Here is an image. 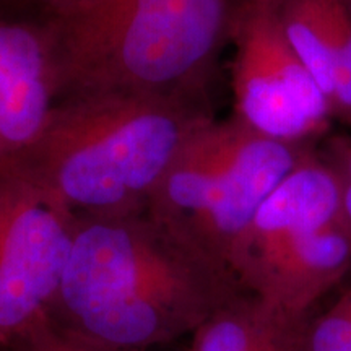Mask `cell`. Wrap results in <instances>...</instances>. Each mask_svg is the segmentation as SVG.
<instances>
[{"label": "cell", "instance_id": "cell-12", "mask_svg": "<svg viewBox=\"0 0 351 351\" xmlns=\"http://www.w3.org/2000/svg\"><path fill=\"white\" fill-rule=\"evenodd\" d=\"M7 351H111L85 341L59 327L49 315H44L33 326L13 339Z\"/></svg>", "mask_w": 351, "mask_h": 351}, {"label": "cell", "instance_id": "cell-1", "mask_svg": "<svg viewBox=\"0 0 351 351\" xmlns=\"http://www.w3.org/2000/svg\"><path fill=\"white\" fill-rule=\"evenodd\" d=\"M244 289L226 265L145 212L75 215L62 282L47 311L111 351H145L189 333Z\"/></svg>", "mask_w": 351, "mask_h": 351}, {"label": "cell", "instance_id": "cell-9", "mask_svg": "<svg viewBox=\"0 0 351 351\" xmlns=\"http://www.w3.org/2000/svg\"><path fill=\"white\" fill-rule=\"evenodd\" d=\"M288 43L351 127V0H270Z\"/></svg>", "mask_w": 351, "mask_h": 351}, {"label": "cell", "instance_id": "cell-15", "mask_svg": "<svg viewBox=\"0 0 351 351\" xmlns=\"http://www.w3.org/2000/svg\"><path fill=\"white\" fill-rule=\"evenodd\" d=\"M70 2H75V0H62V2L57 3V5H56L54 8H59V7H62V5H67V3H70ZM54 8H51V10H54ZM51 10H47V12H51ZM44 13H46V12H44Z\"/></svg>", "mask_w": 351, "mask_h": 351}, {"label": "cell", "instance_id": "cell-4", "mask_svg": "<svg viewBox=\"0 0 351 351\" xmlns=\"http://www.w3.org/2000/svg\"><path fill=\"white\" fill-rule=\"evenodd\" d=\"M315 150V143L263 137L232 116L213 117L176 155L147 212L176 238L230 269L232 249L261 205Z\"/></svg>", "mask_w": 351, "mask_h": 351}, {"label": "cell", "instance_id": "cell-5", "mask_svg": "<svg viewBox=\"0 0 351 351\" xmlns=\"http://www.w3.org/2000/svg\"><path fill=\"white\" fill-rule=\"evenodd\" d=\"M228 265L244 291L291 314L351 275V234L340 184L319 148L274 189L244 231Z\"/></svg>", "mask_w": 351, "mask_h": 351}, {"label": "cell", "instance_id": "cell-16", "mask_svg": "<svg viewBox=\"0 0 351 351\" xmlns=\"http://www.w3.org/2000/svg\"><path fill=\"white\" fill-rule=\"evenodd\" d=\"M345 291H346V293H348V296H350V300H351V283H350V287L345 289Z\"/></svg>", "mask_w": 351, "mask_h": 351}, {"label": "cell", "instance_id": "cell-11", "mask_svg": "<svg viewBox=\"0 0 351 351\" xmlns=\"http://www.w3.org/2000/svg\"><path fill=\"white\" fill-rule=\"evenodd\" d=\"M301 351H351V300L345 289L324 313L311 314Z\"/></svg>", "mask_w": 351, "mask_h": 351}, {"label": "cell", "instance_id": "cell-14", "mask_svg": "<svg viewBox=\"0 0 351 351\" xmlns=\"http://www.w3.org/2000/svg\"><path fill=\"white\" fill-rule=\"evenodd\" d=\"M32 2L39 3V5L44 8V12H47V10H51V8H54L57 3L62 2V0H32Z\"/></svg>", "mask_w": 351, "mask_h": 351}, {"label": "cell", "instance_id": "cell-10", "mask_svg": "<svg viewBox=\"0 0 351 351\" xmlns=\"http://www.w3.org/2000/svg\"><path fill=\"white\" fill-rule=\"evenodd\" d=\"M311 314H291L243 291L192 333L187 351H301Z\"/></svg>", "mask_w": 351, "mask_h": 351}, {"label": "cell", "instance_id": "cell-13", "mask_svg": "<svg viewBox=\"0 0 351 351\" xmlns=\"http://www.w3.org/2000/svg\"><path fill=\"white\" fill-rule=\"evenodd\" d=\"M319 153L335 171L340 184L341 215L351 234V137H333L319 148ZM351 283V275H350Z\"/></svg>", "mask_w": 351, "mask_h": 351}, {"label": "cell", "instance_id": "cell-2", "mask_svg": "<svg viewBox=\"0 0 351 351\" xmlns=\"http://www.w3.org/2000/svg\"><path fill=\"white\" fill-rule=\"evenodd\" d=\"M245 0H75L43 20L59 99L163 96L210 106L219 56Z\"/></svg>", "mask_w": 351, "mask_h": 351}, {"label": "cell", "instance_id": "cell-3", "mask_svg": "<svg viewBox=\"0 0 351 351\" xmlns=\"http://www.w3.org/2000/svg\"><path fill=\"white\" fill-rule=\"evenodd\" d=\"M205 104L98 93L59 99L8 174L75 215L145 212L184 143L212 121Z\"/></svg>", "mask_w": 351, "mask_h": 351}, {"label": "cell", "instance_id": "cell-6", "mask_svg": "<svg viewBox=\"0 0 351 351\" xmlns=\"http://www.w3.org/2000/svg\"><path fill=\"white\" fill-rule=\"evenodd\" d=\"M234 117L263 137L315 143L333 114L285 36L270 0H245L232 32Z\"/></svg>", "mask_w": 351, "mask_h": 351}, {"label": "cell", "instance_id": "cell-8", "mask_svg": "<svg viewBox=\"0 0 351 351\" xmlns=\"http://www.w3.org/2000/svg\"><path fill=\"white\" fill-rule=\"evenodd\" d=\"M57 101L46 26L0 16V173L38 138Z\"/></svg>", "mask_w": 351, "mask_h": 351}, {"label": "cell", "instance_id": "cell-7", "mask_svg": "<svg viewBox=\"0 0 351 351\" xmlns=\"http://www.w3.org/2000/svg\"><path fill=\"white\" fill-rule=\"evenodd\" d=\"M75 213L0 174V348L47 315L67 267Z\"/></svg>", "mask_w": 351, "mask_h": 351}]
</instances>
